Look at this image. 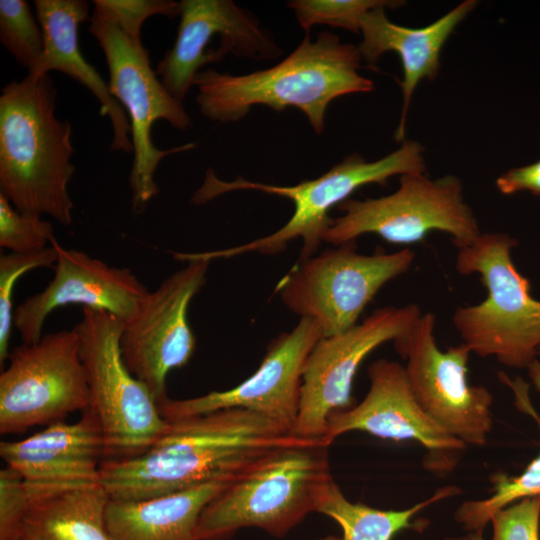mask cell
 I'll list each match as a JSON object with an SVG mask.
<instances>
[{
	"label": "cell",
	"mask_w": 540,
	"mask_h": 540,
	"mask_svg": "<svg viewBox=\"0 0 540 540\" xmlns=\"http://www.w3.org/2000/svg\"><path fill=\"white\" fill-rule=\"evenodd\" d=\"M460 492L456 486L442 487L428 499L404 510H380L349 501L331 478L322 488L315 512L338 523L341 540H391L404 529L422 530L424 521L414 520L426 507Z\"/></svg>",
	"instance_id": "cell-24"
},
{
	"label": "cell",
	"mask_w": 540,
	"mask_h": 540,
	"mask_svg": "<svg viewBox=\"0 0 540 540\" xmlns=\"http://www.w3.org/2000/svg\"><path fill=\"white\" fill-rule=\"evenodd\" d=\"M322 338L314 321L300 318L269 345L257 370L237 386L188 399L167 397L158 404L168 422L224 409H246L292 431L300 402L306 359Z\"/></svg>",
	"instance_id": "cell-16"
},
{
	"label": "cell",
	"mask_w": 540,
	"mask_h": 540,
	"mask_svg": "<svg viewBox=\"0 0 540 540\" xmlns=\"http://www.w3.org/2000/svg\"><path fill=\"white\" fill-rule=\"evenodd\" d=\"M496 186L506 195L519 191H530L540 195V160L507 171L497 178Z\"/></svg>",
	"instance_id": "cell-32"
},
{
	"label": "cell",
	"mask_w": 540,
	"mask_h": 540,
	"mask_svg": "<svg viewBox=\"0 0 540 540\" xmlns=\"http://www.w3.org/2000/svg\"><path fill=\"white\" fill-rule=\"evenodd\" d=\"M540 425V419L537 418ZM487 498L463 502L455 520L469 532H483L491 517L500 509L526 497L540 495V452L517 476L496 473L490 477Z\"/></svg>",
	"instance_id": "cell-25"
},
{
	"label": "cell",
	"mask_w": 540,
	"mask_h": 540,
	"mask_svg": "<svg viewBox=\"0 0 540 540\" xmlns=\"http://www.w3.org/2000/svg\"><path fill=\"white\" fill-rule=\"evenodd\" d=\"M538 355H540V350L538 351Z\"/></svg>",
	"instance_id": "cell-36"
},
{
	"label": "cell",
	"mask_w": 540,
	"mask_h": 540,
	"mask_svg": "<svg viewBox=\"0 0 540 540\" xmlns=\"http://www.w3.org/2000/svg\"><path fill=\"white\" fill-rule=\"evenodd\" d=\"M56 250L48 248L30 253H6L0 256V365L6 364L14 326L13 292L17 280L28 271L54 267Z\"/></svg>",
	"instance_id": "cell-27"
},
{
	"label": "cell",
	"mask_w": 540,
	"mask_h": 540,
	"mask_svg": "<svg viewBox=\"0 0 540 540\" xmlns=\"http://www.w3.org/2000/svg\"><path fill=\"white\" fill-rule=\"evenodd\" d=\"M527 370L531 383L540 393V361L538 359H535L527 368Z\"/></svg>",
	"instance_id": "cell-33"
},
{
	"label": "cell",
	"mask_w": 540,
	"mask_h": 540,
	"mask_svg": "<svg viewBox=\"0 0 540 540\" xmlns=\"http://www.w3.org/2000/svg\"><path fill=\"white\" fill-rule=\"evenodd\" d=\"M51 245L57 254L53 279L14 310V327L23 343L39 341L48 315L65 305L104 311L123 324L134 318L150 291L131 269L64 248L56 239Z\"/></svg>",
	"instance_id": "cell-17"
},
{
	"label": "cell",
	"mask_w": 540,
	"mask_h": 540,
	"mask_svg": "<svg viewBox=\"0 0 540 540\" xmlns=\"http://www.w3.org/2000/svg\"><path fill=\"white\" fill-rule=\"evenodd\" d=\"M361 59L358 47L342 43L336 34L323 31L315 40L307 34L294 51L268 69L245 75L200 71L194 80L196 103L204 117L218 123L239 121L255 105L276 112L295 107L322 134L333 100L374 89V82L359 73Z\"/></svg>",
	"instance_id": "cell-3"
},
{
	"label": "cell",
	"mask_w": 540,
	"mask_h": 540,
	"mask_svg": "<svg viewBox=\"0 0 540 540\" xmlns=\"http://www.w3.org/2000/svg\"><path fill=\"white\" fill-rule=\"evenodd\" d=\"M35 15L44 38L43 55L33 76L62 72L86 87L98 100L100 113L107 116L113 129L110 149L133 151L131 125L121 104L113 97L108 83L83 57L78 41L81 23L89 18L90 4L85 0H36Z\"/></svg>",
	"instance_id": "cell-21"
},
{
	"label": "cell",
	"mask_w": 540,
	"mask_h": 540,
	"mask_svg": "<svg viewBox=\"0 0 540 540\" xmlns=\"http://www.w3.org/2000/svg\"><path fill=\"white\" fill-rule=\"evenodd\" d=\"M516 240L504 233H481L458 248L455 267L462 275L478 274L487 290L479 304L459 307L452 322L463 342L480 357L524 369L540 350V301L529 280L515 267Z\"/></svg>",
	"instance_id": "cell-7"
},
{
	"label": "cell",
	"mask_w": 540,
	"mask_h": 540,
	"mask_svg": "<svg viewBox=\"0 0 540 540\" xmlns=\"http://www.w3.org/2000/svg\"><path fill=\"white\" fill-rule=\"evenodd\" d=\"M324 439L279 449L227 484L203 509L198 540H229L256 527L284 537L311 512L332 478Z\"/></svg>",
	"instance_id": "cell-6"
},
{
	"label": "cell",
	"mask_w": 540,
	"mask_h": 540,
	"mask_svg": "<svg viewBox=\"0 0 540 540\" xmlns=\"http://www.w3.org/2000/svg\"><path fill=\"white\" fill-rule=\"evenodd\" d=\"M0 457L31 493L101 482L103 430L88 408L76 422H54L25 439L1 441Z\"/></svg>",
	"instance_id": "cell-19"
},
{
	"label": "cell",
	"mask_w": 540,
	"mask_h": 540,
	"mask_svg": "<svg viewBox=\"0 0 540 540\" xmlns=\"http://www.w3.org/2000/svg\"><path fill=\"white\" fill-rule=\"evenodd\" d=\"M435 315L422 313L397 340L396 351L412 392L422 409L447 433L465 445L482 446L493 426V396L467 379L470 349L461 343L441 350L436 343Z\"/></svg>",
	"instance_id": "cell-12"
},
{
	"label": "cell",
	"mask_w": 540,
	"mask_h": 540,
	"mask_svg": "<svg viewBox=\"0 0 540 540\" xmlns=\"http://www.w3.org/2000/svg\"><path fill=\"white\" fill-rule=\"evenodd\" d=\"M176 40L155 69L167 91L182 102L196 75L218 62L210 49L215 42L224 56L255 61L279 57L282 50L259 20L231 0H182Z\"/></svg>",
	"instance_id": "cell-15"
},
{
	"label": "cell",
	"mask_w": 540,
	"mask_h": 540,
	"mask_svg": "<svg viewBox=\"0 0 540 540\" xmlns=\"http://www.w3.org/2000/svg\"><path fill=\"white\" fill-rule=\"evenodd\" d=\"M30 490L23 477L6 466L0 470V540H20L31 505Z\"/></svg>",
	"instance_id": "cell-30"
},
{
	"label": "cell",
	"mask_w": 540,
	"mask_h": 540,
	"mask_svg": "<svg viewBox=\"0 0 540 540\" xmlns=\"http://www.w3.org/2000/svg\"><path fill=\"white\" fill-rule=\"evenodd\" d=\"M445 540H485L483 538L482 532H470L465 536L460 537H450Z\"/></svg>",
	"instance_id": "cell-34"
},
{
	"label": "cell",
	"mask_w": 540,
	"mask_h": 540,
	"mask_svg": "<svg viewBox=\"0 0 540 540\" xmlns=\"http://www.w3.org/2000/svg\"><path fill=\"white\" fill-rule=\"evenodd\" d=\"M370 388L363 400L332 414L323 439L366 432L385 440L416 441L429 452L430 468L447 469L466 445L441 428L419 405L403 365L379 359L368 368Z\"/></svg>",
	"instance_id": "cell-18"
},
{
	"label": "cell",
	"mask_w": 540,
	"mask_h": 540,
	"mask_svg": "<svg viewBox=\"0 0 540 540\" xmlns=\"http://www.w3.org/2000/svg\"><path fill=\"white\" fill-rule=\"evenodd\" d=\"M0 41L32 73L44 52L42 28L25 0H0Z\"/></svg>",
	"instance_id": "cell-26"
},
{
	"label": "cell",
	"mask_w": 540,
	"mask_h": 540,
	"mask_svg": "<svg viewBox=\"0 0 540 540\" xmlns=\"http://www.w3.org/2000/svg\"><path fill=\"white\" fill-rule=\"evenodd\" d=\"M56 239L53 225L41 216L23 213L0 194V246L12 253H30L48 248Z\"/></svg>",
	"instance_id": "cell-29"
},
{
	"label": "cell",
	"mask_w": 540,
	"mask_h": 540,
	"mask_svg": "<svg viewBox=\"0 0 540 540\" xmlns=\"http://www.w3.org/2000/svg\"><path fill=\"white\" fill-rule=\"evenodd\" d=\"M401 3L390 0H293L288 6L306 31L316 24H326L359 33L361 21L370 10L395 8Z\"/></svg>",
	"instance_id": "cell-28"
},
{
	"label": "cell",
	"mask_w": 540,
	"mask_h": 540,
	"mask_svg": "<svg viewBox=\"0 0 540 540\" xmlns=\"http://www.w3.org/2000/svg\"><path fill=\"white\" fill-rule=\"evenodd\" d=\"M425 171L423 147L411 140H404L400 148L376 161H366L359 154L347 156L321 176L291 186L252 182L241 177L224 181L214 171L208 170L202 185L191 198V203L195 205L207 203L232 191L254 190L291 200L294 211L284 226L268 236L231 248L185 253V257L211 262L251 252L278 254L285 250L290 241L301 239L299 262L307 260L314 256L323 241V233L332 220L329 213L333 207L348 200L362 186L382 185L395 175Z\"/></svg>",
	"instance_id": "cell-5"
},
{
	"label": "cell",
	"mask_w": 540,
	"mask_h": 540,
	"mask_svg": "<svg viewBox=\"0 0 540 540\" xmlns=\"http://www.w3.org/2000/svg\"><path fill=\"white\" fill-rule=\"evenodd\" d=\"M351 241L298 262L278 290L282 303L319 327L322 337L357 324L365 307L389 281L411 267L408 248L393 253L361 254Z\"/></svg>",
	"instance_id": "cell-10"
},
{
	"label": "cell",
	"mask_w": 540,
	"mask_h": 540,
	"mask_svg": "<svg viewBox=\"0 0 540 540\" xmlns=\"http://www.w3.org/2000/svg\"><path fill=\"white\" fill-rule=\"evenodd\" d=\"M49 74H27L0 95V194L20 212L72 223L69 183L75 173L69 121L56 117Z\"/></svg>",
	"instance_id": "cell-4"
},
{
	"label": "cell",
	"mask_w": 540,
	"mask_h": 540,
	"mask_svg": "<svg viewBox=\"0 0 540 540\" xmlns=\"http://www.w3.org/2000/svg\"><path fill=\"white\" fill-rule=\"evenodd\" d=\"M231 481L210 482L145 499H112L106 510L111 540H198L205 506Z\"/></svg>",
	"instance_id": "cell-22"
},
{
	"label": "cell",
	"mask_w": 540,
	"mask_h": 540,
	"mask_svg": "<svg viewBox=\"0 0 540 540\" xmlns=\"http://www.w3.org/2000/svg\"><path fill=\"white\" fill-rule=\"evenodd\" d=\"M415 304L373 311L348 330L322 337L309 353L292 432L323 439L329 417L352 407V385L363 360L377 347L401 337L420 317Z\"/></svg>",
	"instance_id": "cell-13"
},
{
	"label": "cell",
	"mask_w": 540,
	"mask_h": 540,
	"mask_svg": "<svg viewBox=\"0 0 540 540\" xmlns=\"http://www.w3.org/2000/svg\"><path fill=\"white\" fill-rule=\"evenodd\" d=\"M183 261L187 264L150 291L134 318L123 324L120 339L126 366L158 404L168 397L169 372L185 366L196 349L188 309L206 282L210 261Z\"/></svg>",
	"instance_id": "cell-14"
},
{
	"label": "cell",
	"mask_w": 540,
	"mask_h": 540,
	"mask_svg": "<svg viewBox=\"0 0 540 540\" xmlns=\"http://www.w3.org/2000/svg\"><path fill=\"white\" fill-rule=\"evenodd\" d=\"M476 6L477 1H463L432 24L421 28L391 22L386 16V7L374 8L363 17L360 25L363 39L357 46L361 58L374 67L383 54L395 52L402 63L403 80L400 87L403 107L395 131L396 141H404L407 113L414 90L421 80H433L438 75L445 42Z\"/></svg>",
	"instance_id": "cell-20"
},
{
	"label": "cell",
	"mask_w": 540,
	"mask_h": 540,
	"mask_svg": "<svg viewBox=\"0 0 540 540\" xmlns=\"http://www.w3.org/2000/svg\"><path fill=\"white\" fill-rule=\"evenodd\" d=\"M88 31L101 47L109 70V89L126 111L131 125L133 161L129 176L131 207L142 213L158 194L155 173L160 161L195 148L187 143L170 149L157 148L152 127L165 120L178 130L192 125L182 102L164 87L151 66L149 51L141 39L149 17L179 16V2L172 0H94Z\"/></svg>",
	"instance_id": "cell-2"
},
{
	"label": "cell",
	"mask_w": 540,
	"mask_h": 540,
	"mask_svg": "<svg viewBox=\"0 0 540 540\" xmlns=\"http://www.w3.org/2000/svg\"><path fill=\"white\" fill-rule=\"evenodd\" d=\"M337 209L342 215L332 218L322 236L335 246L367 233L392 244L410 245L441 231L461 248L481 234L464 200L462 183L453 175L431 179L425 173L404 174L395 192L364 200L349 198Z\"/></svg>",
	"instance_id": "cell-9"
},
{
	"label": "cell",
	"mask_w": 540,
	"mask_h": 540,
	"mask_svg": "<svg viewBox=\"0 0 540 540\" xmlns=\"http://www.w3.org/2000/svg\"><path fill=\"white\" fill-rule=\"evenodd\" d=\"M74 328L80 337L89 409L103 430L105 460L144 453L167 431L169 422L150 390L123 360V322L107 312L82 308V318Z\"/></svg>",
	"instance_id": "cell-8"
},
{
	"label": "cell",
	"mask_w": 540,
	"mask_h": 540,
	"mask_svg": "<svg viewBox=\"0 0 540 540\" xmlns=\"http://www.w3.org/2000/svg\"><path fill=\"white\" fill-rule=\"evenodd\" d=\"M20 540H111L101 482L31 493Z\"/></svg>",
	"instance_id": "cell-23"
},
{
	"label": "cell",
	"mask_w": 540,
	"mask_h": 540,
	"mask_svg": "<svg viewBox=\"0 0 540 540\" xmlns=\"http://www.w3.org/2000/svg\"><path fill=\"white\" fill-rule=\"evenodd\" d=\"M0 374V433L19 434L62 421L90 406L75 328L42 336L10 350Z\"/></svg>",
	"instance_id": "cell-11"
},
{
	"label": "cell",
	"mask_w": 540,
	"mask_h": 540,
	"mask_svg": "<svg viewBox=\"0 0 540 540\" xmlns=\"http://www.w3.org/2000/svg\"><path fill=\"white\" fill-rule=\"evenodd\" d=\"M311 440L256 412L224 409L169 422L144 453L103 461L100 481L112 499H145L233 481L273 452Z\"/></svg>",
	"instance_id": "cell-1"
},
{
	"label": "cell",
	"mask_w": 540,
	"mask_h": 540,
	"mask_svg": "<svg viewBox=\"0 0 540 540\" xmlns=\"http://www.w3.org/2000/svg\"><path fill=\"white\" fill-rule=\"evenodd\" d=\"M315 540H341V539L338 538V537H336V536L329 535V536H326V537H323V538H319V539H315Z\"/></svg>",
	"instance_id": "cell-35"
},
{
	"label": "cell",
	"mask_w": 540,
	"mask_h": 540,
	"mask_svg": "<svg viewBox=\"0 0 540 540\" xmlns=\"http://www.w3.org/2000/svg\"><path fill=\"white\" fill-rule=\"evenodd\" d=\"M492 540H540V495L520 499L490 519Z\"/></svg>",
	"instance_id": "cell-31"
}]
</instances>
